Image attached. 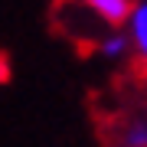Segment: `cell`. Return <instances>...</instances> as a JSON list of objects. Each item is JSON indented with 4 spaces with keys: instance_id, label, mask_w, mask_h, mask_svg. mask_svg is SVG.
I'll return each mask as SVG.
<instances>
[{
    "instance_id": "3",
    "label": "cell",
    "mask_w": 147,
    "mask_h": 147,
    "mask_svg": "<svg viewBox=\"0 0 147 147\" xmlns=\"http://www.w3.org/2000/svg\"><path fill=\"white\" fill-rule=\"evenodd\" d=\"M127 23H131V42L137 46L141 59L147 62V0L131 10V20H127Z\"/></svg>"
},
{
    "instance_id": "1",
    "label": "cell",
    "mask_w": 147,
    "mask_h": 147,
    "mask_svg": "<svg viewBox=\"0 0 147 147\" xmlns=\"http://www.w3.org/2000/svg\"><path fill=\"white\" fill-rule=\"evenodd\" d=\"M85 7L98 20H105L108 26H124L131 20V10H134L131 0H85Z\"/></svg>"
},
{
    "instance_id": "5",
    "label": "cell",
    "mask_w": 147,
    "mask_h": 147,
    "mask_svg": "<svg viewBox=\"0 0 147 147\" xmlns=\"http://www.w3.org/2000/svg\"><path fill=\"white\" fill-rule=\"evenodd\" d=\"M10 79H13V72H10V62H7V53H0V85Z\"/></svg>"
},
{
    "instance_id": "4",
    "label": "cell",
    "mask_w": 147,
    "mask_h": 147,
    "mask_svg": "<svg viewBox=\"0 0 147 147\" xmlns=\"http://www.w3.org/2000/svg\"><path fill=\"white\" fill-rule=\"evenodd\" d=\"M127 49H131V42H127V36H121V33H111V36H105L98 42L101 59H124Z\"/></svg>"
},
{
    "instance_id": "2",
    "label": "cell",
    "mask_w": 147,
    "mask_h": 147,
    "mask_svg": "<svg viewBox=\"0 0 147 147\" xmlns=\"http://www.w3.org/2000/svg\"><path fill=\"white\" fill-rule=\"evenodd\" d=\"M115 147H147V121L144 118L124 121L115 134Z\"/></svg>"
}]
</instances>
